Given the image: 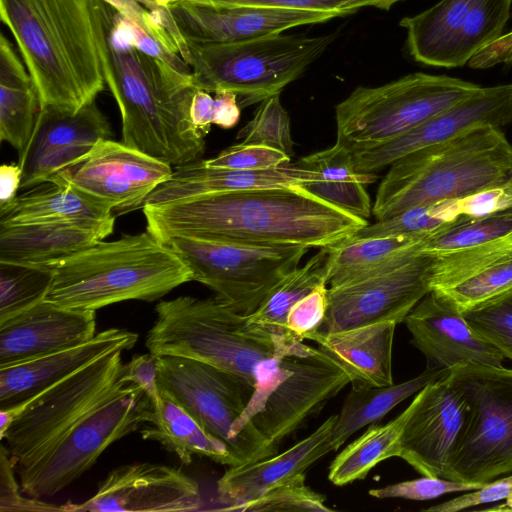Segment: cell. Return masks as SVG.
Segmentation results:
<instances>
[{"label": "cell", "instance_id": "836d02e7", "mask_svg": "<svg viewBox=\"0 0 512 512\" xmlns=\"http://www.w3.org/2000/svg\"><path fill=\"white\" fill-rule=\"evenodd\" d=\"M448 373L447 369L427 367L420 375L400 384L352 387L331 432L333 451L339 449L355 432L379 422L399 403Z\"/></svg>", "mask_w": 512, "mask_h": 512}, {"label": "cell", "instance_id": "b9f144b4", "mask_svg": "<svg viewBox=\"0 0 512 512\" xmlns=\"http://www.w3.org/2000/svg\"><path fill=\"white\" fill-rule=\"evenodd\" d=\"M243 144H260L293 155L290 116L283 107L280 94L273 95L257 107L253 118L239 131Z\"/></svg>", "mask_w": 512, "mask_h": 512}, {"label": "cell", "instance_id": "2e32d148", "mask_svg": "<svg viewBox=\"0 0 512 512\" xmlns=\"http://www.w3.org/2000/svg\"><path fill=\"white\" fill-rule=\"evenodd\" d=\"M172 173V166L166 162L123 142L102 139L49 183L70 185L106 204L117 215L141 208Z\"/></svg>", "mask_w": 512, "mask_h": 512}, {"label": "cell", "instance_id": "d590c367", "mask_svg": "<svg viewBox=\"0 0 512 512\" xmlns=\"http://www.w3.org/2000/svg\"><path fill=\"white\" fill-rule=\"evenodd\" d=\"M412 409L413 401L388 423L371 424L331 462L329 481L336 486H343L362 480L380 462L398 457L401 434Z\"/></svg>", "mask_w": 512, "mask_h": 512}, {"label": "cell", "instance_id": "603a6c76", "mask_svg": "<svg viewBox=\"0 0 512 512\" xmlns=\"http://www.w3.org/2000/svg\"><path fill=\"white\" fill-rule=\"evenodd\" d=\"M96 335V311L43 300L0 322V366L76 346Z\"/></svg>", "mask_w": 512, "mask_h": 512}, {"label": "cell", "instance_id": "ab89813d", "mask_svg": "<svg viewBox=\"0 0 512 512\" xmlns=\"http://www.w3.org/2000/svg\"><path fill=\"white\" fill-rule=\"evenodd\" d=\"M512 290V254L450 287L434 290L464 312Z\"/></svg>", "mask_w": 512, "mask_h": 512}, {"label": "cell", "instance_id": "4316f807", "mask_svg": "<svg viewBox=\"0 0 512 512\" xmlns=\"http://www.w3.org/2000/svg\"><path fill=\"white\" fill-rule=\"evenodd\" d=\"M397 324L380 321L333 332L317 331L309 340L345 370L352 387L387 386L394 384L392 348Z\"/></svg>", "mask_w": 512, "mask_h": 512}, {"label": "cell", "instance_id": "7c38bea8", "mask_svg": "<svg viewBox=\"0 0 512 512\" xmlns=\"http://www.w3.org/2000/svg\"><path fill=\"white\" fill-rule=\"evenodd\" d=\"M153 410L146 393L128 382L47 454L16 472L21 492L40 499L65 489L89 470L112 443L148 423Z\"/></svg>", "mask_w": 512, "mask_h": 512}, {"label": "cell", "instance_id": "c3c4849f", "mask_svg": "<svg viewBox=\"0 0 512 512\" xmlns=\"http://www.w3.org/2000/svg\"><path fill=\"white\" fill-rule=\"evenodd\" d=\"M459 211L466 217H484L512 210V176L498 184L458 199Z\"/></svg>", "mask_w": 512, "mask_h": 512}, {"label": "cell", "instance_id": "6da1fadb", "mask_svg": "<svg viewBox=\"0 0 512 512\" xmlns=\"http://www.w3.org/2000/svg\"><path fill=\"white\" fill-rule=\"evenodd\" d=\"M146 230L162 243L191 237L263 246L322 248L368 225L303 185L257 188L144 205Z\"/></svg>", "mask_w": 512, "mask_h": 512}, {"label": "cell", "instance_id": "30bf717a", "mask_svg": "<svg viewBox=\"0 0 512 512\" xmlns=\"http://www.w3.org/2000/svg\"><path fill=\"white\" fill-rule=\"evenodd\" d=\"M448 378L469 414L443 478L489 483L512 474V369L467 363L450 369Z\"/></svg>", "mask_w": 512, "mask_h": 512}, {"label": "cell", "instance_id": "60d3db41", "mask_svg": "<svg viewBox=\"0 0 512 512\" xmlns=\"http://www.w3.org/2000/svg\"><path fill=\"white\" fill-rule=\"evenodd\" d=\"M231 511L333 512L334 510L327 506L325 495L305 484V473H300L270 488L260 496L233 507Z\"/></svg>", "mask_w": 512, "mask_h": 512}, {"label": "cell", "instance_id": "277c9868", "mask_svg": "<svg viewBox=\"0 0 512 512\" xmlns=\"http://www.w3.org/2000/svg\"><path fill=\"white\" fill-rule=\"evenodd\" d=\"M145 345L156 357L198 360L240 380L253 394L279 372L299 340L251 330L246 316L217 298L179 296L155 306Z\"/></svg>", "mask_w": 512, "mask_h": 512}, {"label": "cell", "instance_id": "e575fe53", "mask_svg": "<svg viewBox=\"0 0 512 512\" xmlns=\"http://www.w3.org/2000/svg\"><path fill=\"white\" fill-rule=\"evenodd\" d=\"M328 256V248L322 247L302 267H297L283 277L266 295L258 308L246 316L247 326L251 330L273 337L293 338L286 328L287 314L298 300L320 283L327 282Z\"/></svg>", "mask_w": 512, "mask_h": 512}, {"label": "cell", "instance_id": "9c48e42d", "mask_svg": "<svg viewBox=\"0 0 512 512\" xmlns=\"http://www.w3.org/2000/svg\"><path fill=\"white\" fill-rule=\"evenodd\" d=\"M481 88L460 78L423 72L376 87L359 86L336 106V142L351 150L389 141Z\"/></svg>", "mask_w": 512, "mask_h": 512}, {"label": "cell", "instance_id": "9f6ffc18", "mask_svg": "<svg viewBox=\"0 0 512 512\" xmlns=\"http://www.w3.org/2000/svg\"><path fill=\"white\" fill-rule=\"evenodd\" d=\"M481 58L489 67L499 64H511L512 30L504 33L499 39L484 47L481 51Z\"/></svg>", "mask_w": 512, "mask_h": 512}, {"label": "cell", "instance_id": "db71d44e", "mask_svg": "<svg viewBox=\"0 0 512 512\" xmlns=\"http://www.w3.org/2000/svg\"><path fill=\"white\" fill-rule=\"evenodd\" d=\"M215 108L213 124L230 129L234 127L240 118V106L237 95L231 91L223 90L215 93Z\"/></svg>", "mask_w": 512, "mask_h": 512}, {"label": "cell", "instance_id": "4fadbf2b", "mask_svg": "<svg viewBox=\"0 0 512 512\" xmlns=\"http://www.w3.org/2000/svg\"><path fill=\"white\" fill-rule=\"evenodd\" d=\"M511 8L512 0H440L399 25L414 61L456 68L504 34Z\"/></svg>", "mask_w": 512, "mask_h": 512}, {"label": "cell", "instance_id": "ee69618b", "mask_svg": "<svg viewBox=\"0 0 512 512\" xmlns=\"http://www.w3.org/2000/svg\"><path fill=\"white\" fill-rule=\"evenodd\" d=\"M486 483H466L444 479L441 477L422 476L418 479L403 481L381 488L369 490V495L377 499L401 498L407 500H430L442 495L473 491L482 488Z\"/></svg>", "mask_w": 512, "mask_h": 512}, {"label": "cell", "instance_id": "5bb4252c", "mask_svg": "<svg viewBox=\"0 0 512 512\" xmlns=\"http://www.w3.org/2000/svg\"><path fill=\"white\" fill-rule=\"evenodd\" d=\"M433 257L423 252L377 272L328 287V311L319 331L333 332L380 322H404L431 290Z\"/></svg>", "mask_w": 512, "mask_h": 512}, {"label": "cell", "instance_id": "83f0119b", "mask_svg": "<svg viewBox=\"0 0 512 512\" xmlns=\"http://www.w3.org/2000/svg\"><path fill=\"white\" fill-rule=\"evenodd\" d=\"M113 230L73 223L0 225V263L47 265L104 240Z\"/></svg>", "mask_w": 512, "mask_h": 512}, {"label": "cell", "instance_id": "52a82bcc", "mask_svg": "<svg viewBox=\"0 0 512 512\" xmlns=\"http://www.w3.org/2000/svg\"><path fill=\"white\" fill-rule=\"evenodd\" d=\"M336 37L337 33H278L234 42H186L184 61L192 67L198 90L231 91L243 108L280 94L322 56Z\"/></svg>", "mask_w": 512, "mask_h": 512}, {"label": "cell", "instance_id": "7bdbcfd3", "mask_svg": "<svg viewBox=\"0 0 512 512\" xmlns=\"http://www.w3.org/2000/svg\"><path fill=\"white\" fill-rule=\"evenodd\" d=\"M482 338L512 360V290L463 312Z\"/></svg>", "mask_w": 512, "mask_h": 512}, {"label": "cell", "instance_id": "ffe728a7", "mask_svg": "<svg viewBox=\"0 0 512 512\" xmlns=\"http://www.w3.org/2000/svg\"><path fill=\"white\" fill-rule=\"evenodd\" d=\"M197 482L180 469L155 463L116 467L99 483L97 492L81 503L61 505L62 511L187 512L199 510Z\"/></svg>", "mask_w": 512, "mask_h": 512}, {"label": "cell", "instance_id": "f907efd6", "mask_svg": "<svg viewBox=\"0 0 512 512\" xmlns=\"http://www.w3.org/2000/svg\"><path fill=\"white\" fill-rule=\"evenodd\" d=\"M214 7L258 6L297 10L341 12L344 15L361 8V0H211Z\"/></svg>", "mask_w": 512, "mask_h": 512}, {"label": "cell", "instance_id": "44dd1931", "mask_svg": "<svg viewBox=\"0 0 512 512\" xmlns=\"http://www.w3.org/2000/svg\"><path fill=\"white\" fill-rule=\"evenodd\" d=\"M167 9L186 42H234L323 23L344 14L276 7H213L173 0Z\"/></svg>", "mask_w": 512, "mask_h": 512}, {"label": "cell", "instance_id": "8992f818", "mask_svg": "<svg viewBox=\"0 0 512 512\" xmlns=\"http://www.w3.org/2000/svg\"><path fill=\"white\" fill-rule=\"evenodd\" d=\"M512 176V145L503 130L479 126L411 152L390 166L372 214L384 220L416 206L460 199Z\"/></svg>", "mask_w": 512, "mask_h": 512}, {"label": "cell", "instance_id": "6f0895ef", "mask_svg": "<svg viewBox=\"0 0 512 512\" xmlns=\"http://www.w3.org/2000/svg\"><path fill=\"white\" fill-rule=\"evenodd\" d=\"M22 172L19 164H2L0 167V207L17 196L21 186Z\"/></svg>", "mask_w": 512, "mask_h": 512}, {"label": "cell", "instance_id": "4dcf8cb0", "mask_svg": "<svg viewBox=\"0 0 512 512\" xmlns=\"http://www.w3.org/2000/svg\"><path fill=\"white\" fill-rule=\"evenodd\" d=\"M143 439L160 443L189 465L193 455L207 457L221 465L236 466L228 446L210 434L192 415L172 399L162 395L161 405L150 421L140 428Z\"/></svg>", "mask_w": 512, "mask_h": 512}, {"label": "cell", "instance_id": "1f68e13d", "mask_svg": "<svg viewBox=\"0 0 512 512\" xmlns=\"http://www.w3.org/2000/svg\"><path fill=\"white\" fill-rule=\"evenodd\" d=\"M40 99L36 86L4 34L0 37V139L20 154L28 143Z\"/></svg>", "mask_w": 512, "mask_h": 512}, {"label": "cell", "instance_id": "7dc6e473", "mask_svg": "<svg viewBox=\"0 0 512 512\" xmlns=\"http://www.w3.org/2000/svg\"><path fill=\"white\" fill-rule=\"evenodd\" d=\"M15 467L5 445L0 446V511H62L61 506L47 504L34 497H23L15 479Z\"/></svg>", "mask_w": 512, "mask_h": 512}, {"label": "cell", "instance_id": "816d5d0a", "mask_svg": "<svg viewBox=\"0 0 512 512\" xmlns=\"http://www.w3.org/2000/svg\"><path fill=\"white\" fill-rule=\"evenodd\" d=\"M118 13L139 25L167 51L179 55L178 48L161 23L136 0H104ZM180 56V55H179ZM181 57V56H180Z\"/></svg>", "mask_w": 512, "mask_h": 512}, {"label": "cell", "instance_id": "ac0fdd59", "mask_svg": "<svg viewBox=\"0 0 512 512\" xmlns=\"http://www.w3.org/2000/svg\"><path fill=\"white\" fill-rule=\"evenodd\" d=\"M113 133L106 116L91 102L78 111L40 107L32 135L19 154L22 190L49 183Z\"/></svg>", "mask_w": 512, "mask_h": 512}, {"label": "cell", "instance_id": "d6986e66", "mask_svg": "<svg viewBox=\"0 0 512 512\" xmlns=\"http://www.w3.org/2000/svg\"><path fill=\"white\" fill-rule=\"evenodd\" d=\"M512 122V83L482 87L475 94L389 141L349 150L357 171L374 173L416 150L442 143L479 126Z\"/></svg>", "mask_w": 512, "mask_h": 512}, {"label": "cell", "instance_id": "bcb514c9", "mask_svg": "<svg viewBox=\"0 0 512 512\" xmlns=\"http://www.w3.org/2000/svg\"><path fill=\"white\" fill-rule=\"evenodd\" d=\"M328 284L322 282L289 310L286 328L290 336L303 341L323 326L328 311Z\"/></svg>", "mask_w": 512, "mask_h": 512}, {"label": "cell", "instance_id": "681fc988", "mask_svg": "<svg viewBox=\"0 0 512 512\" xmlns=\"http://www.w3.org/2000/svg\"><path fill=\"white\" fill-rule=\"evenodd\" d=\"M507 499L512 509V474H508L486 483L482 488L467 491L441 504L423 509L426 512H457L485 503Z\"/></svg>", "mask_w": 512, "mask_h": 512}, {"label": "cell", "instance_id": "8d00e7d4", "mask_svg": "<svg viewBox=\"0 0 512 512\" xmlns=\"http://www.w3.org/2000/svg\"><path fill=\"white\" fill-rule=\"evenodd\" d=\"M512 234V210L484 217L462 216L432 234L422 252L432 257L477 249Z\"/></svg>", "mask_w": 512, "mask_h": 512}, {"label": "cell", "instance_id": "f1b7e54d", "mask_svg": "<svg viewBox=\"0 0 512 512\" xmlns=\"http://www.w3.org/2000/svg\"><path fill=\"white\" fill-rule=\"evenodd\" d=\"M113 209L78 189L44 183L0 207V225L18 223H73L92 227L113 226Z\"/></svg>", "mask_w": 512, "mask_h": 512}, {"label": "cell", "instance_id": "d4e9b609", "mask_svg": "<svg viewBox=\"0 0 512 512\" xmlns=\"http://www.w3.org/2000/svg\"><path fill=\"white\" fill-rule=\"evenodd\" d=\"M337 415L327 418L314 432L282 453L259 461L230 466L217 482L219 510L254 499L270 488L305 473L318 459L333 451L330 437Z\"/></svg>", "mask_w": 512, "mask_h": 512}, {"label": "cell", "instance_id": "74e56055", "mask_svg": "<svg viewBox=\"0 0 512 512\" xmlns=\"http://www.w3.org/2000/svg\"><path fill=\"white\" fill-rule=\"evenodd\" d=\"M461 217L458 199L443 200L416 206L390 218L368 224L351 237H429Z\"/></svg>", "mask_w": 512, "mask_h": 512}, {"label": "cell", "instance_id": "cb8c5ba5", "mask_svg": "<svg viewBox=\"0 0 512 512\" xmlns=\"http://www.w3.org/2000/svg\"><path fill=\"white\" fill-rule=\"evenodd\" d=\"M138 334L110 328L91 340L27 361L0 366V410L17 407L100 357L129 350Z\"/></svg>", "mask_w": 512, "mask_h": 512}, {"label": "cell", "instance_id": "7402d4cb", "mask_svg": "<svg viewBox=\"0 0 512 512\" xmlns=\"http://www.w3.org/2000/svg\"><path fill=\"white\" fill-rule=\"evenodd\" d=\"M412 335L411 344L420 350L428 368L450 370L476 363L502 367L505 357L468 324L445 297L430 290L404 319Z\"/></svg>", "mask_w": 512, "mask_h": 512}, {"label": "cell", "instance_id": "3957f363", "mask_svg": "<svg viewBox=\"0 0 512 512\" xmlns=\"http://www.w3.org/2000/svg\"><path fill=\"white\" fill-rule=\"evenodd\" d=\"M109 47L107 87L121 114L122 142L175 167L198 160L205 140L190 118L198 90L192 73L142 52L113 30Z\"/></svg>", "mask_w": 512, "mask_h": 512}, {"label": "cell", "instance_id": "484cf974", "mask_svg": "<svg viewBox=\"0 0 512 512\" xmlns=\"http://www.w3.org/2000/svg\"><path fill=\"white\" fill-rule=\"evenodd\" d=\"M319 178L317 172L296 163L263 170L212 168L204 160L176 166L172 175L160 184L144 201L158 205L186 198L229 193L257 188L307 185ZM141 207V208H142Z\"/></svg>", "mask_w": 512, "mask_h": 512}, {"label": "cell", "instance_id": "7a4b0ae2", "mask_svg": "<svg viewBox=\"0 0 512 512\" xmlns=\"http://www.w3.org/2000/svg\"><path fill=\"white\" fill-rule=\"evenodd\" d=\"M115 14L104 0H0L41 107L78 111L110 83Z\"/></svg>", "mask_w": 512, "mask_h": 512}, {"label": "cell", "instance_id": "8fae6325", "mask_svg": "<svg viewBox=\"0 0 512 512\" xmlns=\"http://www.w3.org/2000/svg\"><path fill=\"white\" fill-rule=\"evenodd\" d=\"M169 245L188 265L193 281L207 286L215 298L248 316L271 289L310 249L301 245L263 246L191 237H176Z\"/></svg>", "mask_w": 512, "mask_h": 512}, {"label": "cell", "instance_id": "11a10c76", "mask_svg": "<svg viewBox=\"0 0 512 512\" xmlns=\"http://www.w3.org/2000/svg\"><path fill=\"white\" fill-rule=\"evenodd\" d=\"M215 99L204 90H197L190 107L193 125L204 135L209 132L214 118Z\"/></svg>", "mask_w": 512, "mask_h": 512}, {"label": "cell", "instance_id": "5b68a950", "mask_svg": "<svg viewBox=\"0 0 512 512\" xmlns=\"http://www.w3.org/2000/svg\"><path fill=\"white\" fill-rule=\"evenodd\" d=\"M45 300L84 310L127 301H155L192 281L188 265L147 230L100 241L56 262Z\"/></svg>", "mask_w": 512, "mask_h": 512}, {"label": "cell", "instance_id": "f546056e", "mask_svg": "<svg viewBox=\"0 0 512 512\" xmlns=\"http://www.w3.org/2000/svg\"><path fill=\"white\" fill-rule=\"evenodd\" d=\"M296 164L319 174L316 181L305 185L308 191L354 216L366 220L371 216L372 204L366 185L377 176L357 171L345 146L336 142L332 147L300 158Z\"/></svg>", "mask_w": 512, "mask_h": 512}, {"label": "cell", "instance_id": "680465c9", "mask_svg": "<svg viewBox=\"0 0 512 512\" xmlns=\"http://www.w3.org/2000/svg\"><path fill=\"white\" fill-rule=\"evenodd\" d=\"M187 1L194 3V4H198V5L213 6V3L211 0H187Z\"/></svg>", "mask_w": 512, "mask_h": 512}, {"label": "cell", "instance_id": "d6a6232c", "mask_svg": "<svg viewBox=\"0 0 512 512\" xmlns=\"http://www.w3.org/2000/svg\"><path fill=\"white\" fill-rule=\"evenodd\" d=\"M429 237H350L328 246L327 284L330 287L351 281L422 252Z\"/></svg>", "mask_w": 512, "mask_h": 512}, {"label": "cell", "instance_id": "9a60e30c", "mask_svg": "<svg viewBox=\"0 0 512 512\" xmlns=\"http://www.w3.org/2000/svg\"><path fill=\"white\" fill-rule=\"evenodd\" d=\"M161 395L172 399L210 434L223 441L237 465L247 463L233 428L252 392L237 378L207 363L172 355L158 357Z\"/></svg>", "mask_w": 512, "mask_h": 512}, {"label": "cell", "instance_id": "f5cc1de1", "mask_svg": "<svg viewBox=\"0 0 512 512\" xmlns=\"http://www.w3.org/2000/svg\"><path fill=\"white\" fill-rule=\"evenodd\" d=\"M123 380L139 386L149 397L153 408L161 405L162 395L158 384V357L151 354H137L125 364Z\"/></svg>", "mask_w": 512, "mask_h": 512}, {"label": "cell", "instance_id": "f6af8a7d", "mask_svg": "<svg viewBox=\"0 0 512 512\" xmlns=\"http://www.w3.org/2000/svg\"><path fill=\"white\" fill-rule=\"evenodd\" d=\"M291 162L284 152L260 144H235L216 157L204 160V163L212 168L238 169V170H263L279 167Z\"/></svg>", "mask_w": 512, "mask_h": 512}, {"label": "cell", "instance_id": "f35d334b", "mask_svg": "<svg viewBox=\"0 0 512 512\" xmlns=\"http://www.w3.org/2000/svg\"><path fill=\"white\" fill-rule=\"evenodd\" d=\"M51 282L47 266L0 263V322L45 300Z\"/></svg>", "mask_w": 512, "mask_h": 512}, {"label": "cell", "instance_id": "ba28073f", "mask_svg": "<svg viewBox=\"0 0 512 512\" xmlns=\"http://www.w3.org/2000/svg\"><path fill=\"white\" fill-rule=\"evenodd\" d=\"M122 352L112 351L27 402L0 410V438L16 472L42 458L128 383L123 380Z\"/></svg>", "mask_w": 512, "mask_h": 512}, {"label": "cell", "instance_id": "e0dca14e", "mask_svg": "<svg viewBox=\"0 0 512 512\" xmlns=\"http://www.w3.org/2000/svg\"><path fill=\"white\" fill-rule=\"evenodd\" d=\"M399 458L422 476L443 478L463 436L469 406L448 374L415 394Z\"/></svg>", "mask_w": 512, "mask_h": 512}]
</instances>
